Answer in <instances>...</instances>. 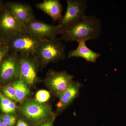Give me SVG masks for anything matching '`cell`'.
<instances>
[{"label": "cell", "mask_w": 126, "mask_h": 126, "mask_svg": "<svg viewBox=\"0 0 126 126\" xmlns=\"http://www.w3.org/2000/svg\"><path fill=\"white\" fill-rule=\"evenodd\" d=\"M19 78L28 87L33 86L39 80L38 75L40 66L35 56L18 54Z\"/></svg>", "instance_id": "7"}, {"label": "cell", "mask_w": 126, "mask_h": 126, "mask_svg": "<svg viewBox=\"0 0 126 126\" xmlns=\"http://www.w3.org/2000/svg\"><path fill=\"white\" fill-rule=\"evenodd\" d=\"M4 5V4H2V1H0V8H1Z\"/></svg>", "instance_id": "24"}, {"label": "cell", "mask_w": 126, "mask_h": 126, "mask_svg": "<svg viewBox=\"0 0 126 126\" xmlns=\"http://www.w3.org/2000/svg\"><path fill=\"white\" fill-rule=\"evenodd\" d=\"M41 41L25 32L9 39L7 45L10 52L35 56Z\"/></svg>", "instance_id": "6"}, {"label": "cell", "mask_w": 126, "mask_h": 126, "mask_svg": "<svg viewBox=\"0 0 126 126\" xmlns=\"http://www.w3.org/2000/svg\"><path fill=\"white\" fill-rule=\"evenodd\" d=\"M67 2L65 14L59 21L58 24L63 30L84 18L87 7V2L85 0H67Z\"/></svg>", "instance_id": "8"}, {"label": "cell", "mask_w": 126, "mask_h": 126, "mask_svg": "<svg viewBox=\"0 0 126 126\" xmlns=\"http://www.w3.org/2000/svg\"><path fill=\"white\" fill-rule=\"evenodd\" d=\"M35 6L49 16L54 22L59 21L63 16V7L59 0H44Z\"/></svg>", "instance_id": "13"}, {"label": "cell", "mask_w": 126, "mask_h": 126, "mask_svg": "<svg viewBox=\"0 0 126 126\" xmlns=\"http://www.w3.org/2000/svg\"><path fill=\"white\" fill-rule=\"evenodd\" d=\"M5 5L15 18L24 25L35 18L32 7L28 4L20 2H9Z\"/></svg>", "instance_id": "11"}, {"label": "cell", "mask_w": 126, "mask_h": 126, "mask_svg": "<svg viewBox=\"0 0 126 126\" xmlns=\"http://www.w3.org/2000/svg\"><path fill=\"white\" fill-rule=\"evenodd\" d=\"M86 41L78 42V46L76 49L69 52L68 58H82L88 62L94 63L101 54L92 50L86 45Z\"/></svg>", "instance_id": "14"}, {"label": "cell", "mask_w": 126, "mask_h": 126, "mask_svg": "<svg viewBox=\"0 0 126 126\" xmlns=\"http://www.w3.org/2000/svg\"><path fill=\"white\" fill-rule=\"evenodd\" d=\"M21 112L29 121L34 124L55 116L49 105L29 99L21 107Z\"/></svg>", "instance_id": "3"}, {"label": "cell", "mask_w": 126, "mask_h": 126, "mask_svg": "<svg viewBox=\"0 0 126 126\" xmlns=\"http://www.w3.org/2000/svg\"><path fill=\"white\" fill-rule=\"evenodd\" d=\"M19 78L18 54L10 52L0 64V80L3 82Z\"/></svg>", "instance_id": "10"}, {"label": "cell", "mask_w": 126, "mask_h": 126, "mask_svg": "<svg viewBox=\"0 0 126 126\" xmlns=\"http://www.w3.org/2000/svg\"><path fill=\"white\" fill-rule=\"evenodd\" d=\"M26 31L40 41L56 38L63 30L60 26H53L46 24L34 18L25 25Z\"/></svg>", "instance_id": "4"}, {"label": "cell", "mask_w": 126, "mask_h": 126, "mask_svg": "<svg viewBox=\"0 0 126 126\" xmlns=\"http://www.w3.org/2000/svg\"><path fill=\"white\" fill-rule=\"evenodd\" d=\"M101 20L94 16H86L82 19L63 30L61 39L66 42L86 41L98 38L101 35Z\"/></svg>", "instance_id": "1"}, {"label": "cell", "mask_w": 126, "mask_h": 126, "mask_svg": "<svg viewBox=\"0 0 126 126\" xmlns=\"http://www.w3.org/2000/svg\"><path fill=\"white\" fill-rule=\"evenodd\" d=\"M61 39L41 41L37 49L35 57L40 68L52 63L63 60L66 57L65 46Z\"/></svg>", "instance_id": "2"}, {"label": "cell", "mask_w": 126, "mask_h": 126, "mask_svg": "<svg viewBox=\"0 0 126 126\" xmlns=\"http://www.w3.org/2000/svg\"><path fill=\"white\" fill-rule=\"evenodd\" d=\"M16 116L14 113H5L0 115V121L7 126H14L16 122Z\"/></svg>", "instance_id": "16"}, {"label": "cell", "mask_w": 126, "mask_h": 126, "mask_svg": "<svg viewBox=\"0 0 126 126\" xmlns=\"http://www.w3.org/2000/svg\"><path fill=\"white\" fill-rule=\"evenodd\" d=\"M26 32L25 26L13 16L6 6L0 9V38L8 41L18 34Z\"/></svg>", "instance_id": "5"}, {"label": "cell", "mask_w": 126, "mask_h": 126, "mask_svg": "<svg viewBox=\"0 0 126 126\" xmlns=\"http://www.w3.org/2000/svg\"><path fill=\"white\" fill-rule=\"evenodd\" d=\"M7 41L0 38V46L7 45Z\"/></svg>", "instance_id": "22"}, {"label": "cell", "mask_w": 126, "mask_h": 126, "mask_svg": "<svg viewBox=\"0 0 126 126\" xmlns=\"http://www.w3.org/2000/svg\"><path fill=\"white\" fill-rule=\"evenodd\" d=\"M10 52V49L7 45L0 46V64Z\"/></svg>", "instance_id": "19"}, {"label": "cell", "mask_w": 126, "mask_h": 126, "mask_svg": "<svg viewBox=\"0 0 126 126\" xmlns=\"http://www.w3.org/2000/svg\"><path fill=\"white\" fill-rule=\"evenodd\" d=\"M55 116L49 119L34 124V126H53L55 119Z\"/></svg>", "instance_id": "20"}, {"label": "cell", "mask_w": 126, "mask_h": 126, "mask_svg": "<svg viewBox=\"0 0 126 126\" xmlns=\"http://www.w3.org/2000/svg\"><path fill=\"white\" fill-rule=\"evenodd\" d=\"M81 86V84L78 81H73L71 85L60 95L59 101L57 104L58 112H61L79 96Z\"/></svg>", "instance_id": "12"}, {"label": "cell", "mask_w": 126, "mask_h": 126, "mask_svg": "<svg viewBox=\"0 0 126 126\" xmlns=\"http://www.w3.org/2000/svg\"><path fill=\"white\" fill-rule=\"evenodd\" d=\"M2 91L4 96L12 101L16 102L15 89L12 84L4 87Z\"/></svg>", "instance_id": "18"}, {"label": "cell", "mask_w": 126, "mask_h": 126, "mask_svg": "<svg viewBox=\"0 0 126 126\" xmlns=\"http://www.w3.org/2000/svg\"><path fill=\"white\" fill-rule=\"evenodd\" d=\"M74 76L65 71L50 70L45 79L46 86L54 95L59 96L73 82Z\"/></svg>", "instance_id": "9"}, {"label": "cell", "mask_w": 126, "mask_h": 126, "mask_svg": "<svg viewBox=\"0 0 126 126\" xmlns=\"http://www.w3.org/2000/svg\"><path fill=\"white\" fill-rule=\"evenodd\" d=\"M50 97L49 92L45 90H41L36 92L35 100L40 103H44L48 101Z\"/></svg>", "instance_id": "17"}, {"label": "cell", "mask_w": 126, "mask_h": 126, "mask_svg": "<svg viewBox=\"0 0 126 126\" xmlns=\"http://www.w3.org/2000/svg\"><path fill=\"white\" fill-rule=\"evenodd\" d=\"M12 84L15 89L16 102H23L30 94L28 86L20 78L14 81Z\"/></svg>", "instance_id": "15"}, {"label": "cell", "mask_w": 126, "mask_h": 126, "mask_svg": "<svg viewBox=\"0 0 126 126\" xmlns=\"http://www.w3.org/2000/svg\"><path fill=\"white\" fill-rule=\"evenodd\" d=\"M0 126H7L2 122L0 121Z\"/></svg>", "instance_id": "23"}, {"label": "cell", "mask_w": 126, "mask_h": 126, "mask_svg": "<svg viewBox=\"0 0 126 126\" xmlns=\"http://www.w3.org/2000/svg\"><path fill=\"white\" fill-rule=\"evenodd\" d=\"M16 126H29L26 122L21 119H19L16 123Z\"/></svg>", "instance_id": "21"}]
</instances>
